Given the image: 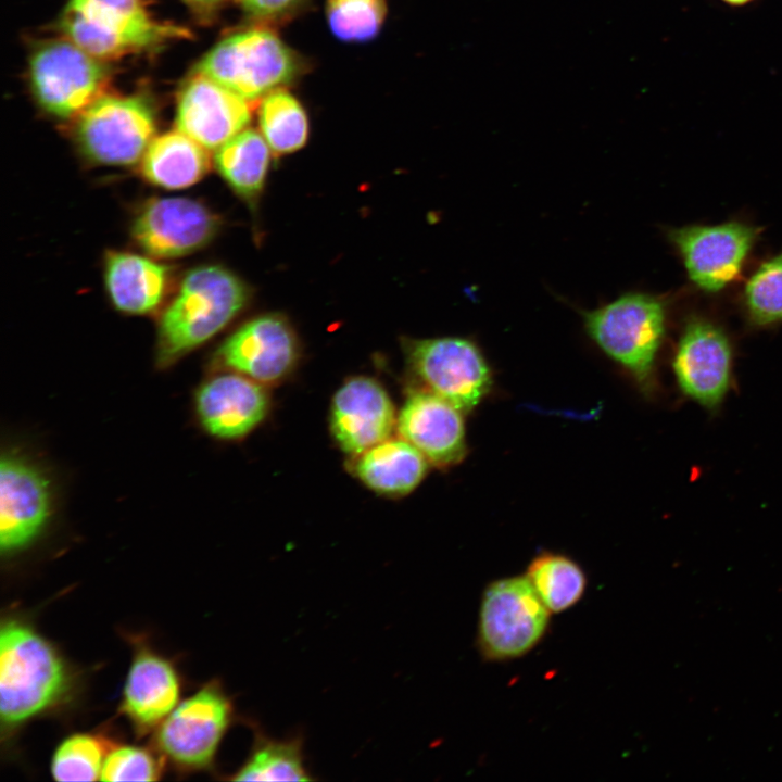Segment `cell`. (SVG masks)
<instances>
[{"label": "cell", "instance_id": "cell-5", "mask_svg": "<svg viewBox=\"0 0 782 782\" xmlns=\"http://www.w3.org/2000/svg\"><path fill=\"white\" fill-rule=\"evenodd\" d=\"M551 611L525 576L489 583L481 596L477 643L490 661L520 658L544 638Z\"/></svg>", "mask_w": 782, "mask_h": 782}, {"label": "cell", "instance_id": "cell-17", "mask_svg": "<svg viewBox=\"0 0 782 782\" xmlns=\"http://www.w3.org/2000/svg\"><path fill=\"white\" fill-rule=\"evenodd\" d=\"M396 426L393 403L374 378L356 376L337 390L330 407V429L342 451L353 456L390 438Z\"/></svg>", "mask_w": 782, "mask_h": 782}, {"label": "cell", "instance_id": "cell-3", "mask_svg": "<svg viewBox=\"0 0 782 782\" xmlns=\"http://www.w3.org/2000/svg\"><path fill=\"white\" fill-rule=\"evenodd\" d=\"M590 338L623 367L646 393L655 387V364L667 320V303L658 295L628 292L583 312Z\"/></svg>", "mask_w": 782, "mask_h": 782}, {"label": "cell", "instance_id": "cell-29", "mask_svg": "<svg viewBox=\"0 0 782 782\" xmlns=\"http://www.w3.org/2000/svg\"><path fill=\"white\" fill-rule=\"evenodd\" d=\"M112 748L109 741L96 734L71 735L53 754L52 775L62 782L99 780L104 759Z\"/></svg>", "mask_w": 782, "mask_h": 782}, {"label": "cell", "instance_id": "cell-19", "mask_svg": "<svg viewBox=\"0 0 782 782\" xmlns=\"http://www.w3.org/2000/svg\"><path fill=\"white\" fill-rule=\"evenodd\" d=\"M401 438L440 468L459 463L467 453L463 412L422 388L411 392L396 418Z\"/></svg>", "mask_w": 782, "mask_h": 782}, {"label": "cell", "instance_id": "cell-9", "mask_svg": "<svg viewBox=\"0 0 782 782\" xmlns=\"http://www.w3.org/2000/svg\"><path fill=\"white\" fill-rule=\"evenodd\" d=\"M760 234V227L728 220L670 228L666 236L692 285L705 293H718L741 276Z\"/></svg>", "mask_w": 782, "mask_h": 782}, {"label": "cell", "instance_id": "cell-26", "mask_svg": "<svg viewBox=\"0 0 782 782\" xmlns=\"http://www.w3.org/2000/svg\"><path fill=\"white\" fill-rule=\"evenodd\" d=\"M526 577L551 613H562L575 606L586 589V576L573 559L557 553L534 557Z\"/></svg>", "mask_w": 782, "mask_h": 782}, {"label": "cell", "instance_id": "cell-7", "mask_svg": "<svg viewBox=\"0 0 782 782\" xmlns=\"http://www.w3.org/2000/svg\"><path fill=\"white\" fill-rule=\"evenodd\" d=\"M405 357L420 388L449 401L463 413L472 411L490 392L491 368L470 339L440 337L407 340Z\"/></svg>", "mask_w": 782, "mask_h": 782}, {"label": "cell", "instance_id": "cell-14", "mask_svg": "<svg viewBox=\"0 0 782 782\" xmlns=\"http://www.w3.org/2000/svg\"><path fill=\"white\" fill-rule=\"evenodd\" d=\"M220 228L219 217L188 198H153L131 224L136 244L155 258L181 257L207 245Z\"/></svg>", "mask_w": 782, "mask_h": 782}, {"label": "cell", "instance_id": "cell-31", "mask_svg": "<svg viewBox=\"0 0 782 782\" xmlns=\"http://www.w3.org/2000/svg\"><path fill=\"white\" fill-rule=\"evenodd\" d=\"M162 774V761L146 748L113 747L106 755L101 781H155Z\"/></svg>", "mask_w": 782, "mask_h": 782}, {"label": "cell", "instance_id": "cell-2", "mask_svg": "<svg viewBox=\"0 0 782 782\" xmlns=\"http://www.w3.org/2000/svg\"><path fill=\"white\" fill-rule=\"evenodd\" d=\"M68 685L67 670L52 645L29 626L8 620L0 631V715L17 726L52 707Z\"/></svg>", "mask_w": 782, "mask_h": 782}, {"label": "cell", "instance_id": "cell-28", "mask_svg": "<svg viewBox=\"0 0 782 782\" xmlns=\"http://www.w3.org/2000/svg\"><path fill=\"white\" fill-rule=\"evenodd\" d=\"M741 306L755 328L782 323V251L761 262L746 279Z\"/></svg>", "mask_w": 782, "mask_h": 782}, {"label": "cell", "instance_id": "cell-30", "mask_svg": "<svg viewBox=\"0 0 782 782\" xmlns=\"http://www.w3.org/2000/svg\"><path fill=\"white\" fill-rule=\"evenodd\" d=\"M326 20L331 34L349 43L374 39L387 16L386 0H326Z\"/></svg>", "mask_w": 782, "mask_h": 782}, {"label": "cell", "instance_id": "cell-20", "mask_svg": "<svg viewBox=\"0 0 782 782\" xmlns=\"http://www.w3.org/2000/svg\"><path fill=\"white\" fill-rule=\"evenodd\" d=\"M178 698L173 665L148 648L138 649L125 682L122 711L139 730H148L165 720Z\"/></svg>", "mask_w": 782, "mask_h": 782}, {"label": "cell", "instance_id": "cell-11", "mask_svg": "<svg viewBox=\"0 0 782 782\" xmlns=\"http://www.w3.org/2000/svg\"><path fill=\"white\" fill-rule=\"evenodd\" d=\"M30 81L39 104L58 117L79 114L101 96L104 67L76 43L52 40L30 59Z\"/></svg>", "mask_w": 782, "mask_h": 782}, {"label": "cell", "instance_id": "cell-4", "mask_svg": "<svg viewBox=\"0 0 782 782\" xmlns=\"http://www.w3.org/2000/svg\"><path fill=\"white\" fill-rule=\"evenodd\" d=\"M304 70L301 55L273 29L252 27L220 40L201 59L194 73L251 103L294 83Z\"/></svg>", "mask_w": 782, "mask_h": 782}, {"label": "cell", "instance_id": "cell-8", "mask_svg": "<svg viewBox=\"0 0 782 782\" xmlns=\"http://www.w3.org/2000/svg\"><path fill=\"white\" fill-rule=\"evenodd\" d=\"M155 117L141 97L99 96L79 113L75 128L81 152L92 162L129 166L154 139Z\"/></svg>", "mask_w": 782, "mask_h": 782}, {"label": "cell", "instance_id": "cell-18", "mask_svg": "<svg viewBox=\"0 0 782 782\" xmlns=\"http://www.w3.org/2000/svg\"><path fill=\"white\" fill-rule=\"evenodd\" d=\"M251 121L249 102L202 74L185 84L178 98L177 130L207 150L217 149L245 129Z\"/></svg>", "mask_w": 782, "mask_h": 782}, {"label": "cell", "instance_id": "cell-22", "mask_svg": "<svg viewBox=\"0 0 782 782\" xmlns=\"http://www.w3.org/2000/svg\"><path fill=\"white\" fill-rule=\"evenodd\" d=\"M429 462L403 438H388L354 456L352 469L373 491L400 496L424 479Z\"/></svg>", "mask_w": 782, "mask_h": 782}, {"label": "cell", "instance_id": "cell-21", "mask_svg": "<svg viewBox=\"0 0 782 782\" xmlns=\"http://www.w3.org/2000/svg\"><path fill=\"white\" fill-rule=\"evenodd\" d=\"M169 268L149 257L111 251L104 258L106 293L116 310L146 315L162 304L169 286Z\"/></svg>", "mask_w": 782, "mask_h": 782}, {"label": "cell", "instance_id": "cell-32", "mask_svg": "<svg viewBox=\"0 0 782 782\" xmlns=\"http://www.w3.org/2000/svg\"><path fill=\"white\" fill-rule=\"evenodd\" d=\"M253 17L267 23H282L303 9L307 0H239Z\"/></svg>", "mask_w": 782, "mask_h": 782}, {"label": "cell", "instance_id": "cell-34", "mask_svg": "<svg viewBox=\"0 0 782 782\" xmlns=\"http://www.w3.org/2000/svg\"><path fill=\"white\" fill-rule=\"evenodd\" d=\"M723 2L731 4V5H744L753 0H722Z\"/></svg>", "mask_w": 782, "mask_h": 782}, {"label": "cell", "instance_id": "cell-24", "mask_svg": "<svg viewBox=\"0 0 782 782\" xmlns=\"http://www.w3.org/2000/svg\"><path fill=\"white\" fill-rule=\"evenodd\" d=\"M270 150L261 133L245 128L216 149L214 165L236 194L253 203L266 181Z\"/></svg>", "mask_w": 782, "mask_h": 782}, {"label": "cell", "instance_id": "cell-12", "mask_svg": "<svg viewBox=\"0 0 782 782\" xmlns=\"http://www.w3.org/2000/svg\"><path fill=\"white\" fill-rule=\"evenodd\" d=\"M732 358L730 339L718 323L701 314L689 316L672 358L680 390L702 406L717 408L729 391Z\"/></svg>", "mask_w": 782, "mask_h": 782}, {"label": "cell", "instance_id": "cell-33", "mask_svg": "<svg viewBox=\"0 0 782 782\" xmlns=\"http://www.w3.org/2000/svg\"><path fill=\"white\" fill-rule=\"evenodd\" d=\"M185 1H187L189 4H191L192 7L199 9L201 11L210 12L212 10L217 9L225 0H185Z\"/></svg>", "mask_w": 782, "mask_h": 782}, {"label": "cell", "instance_id": "cell-27", "mask_svg": "<svg viewBox=\"0 0 782 782\" xmlns=\"http://www.w3.org/2000/svg\"><path fill=\"white\" fill-rule=\"evenodd\" d=\"M258 125L260 133L277 155L300 150L308 138L306 111L286 88L276 89L261 100Z\"/></svg>", "mask_w": 782, "mask_h": 782}, {"label": "cell", "instance_id": "cell-16", "mask_svg": "<svg viewBox=\"0 0 782 782\" xmlns=\"http://www.w3.org/2000/svg\"><path fill=\"white\" fill-rule=\"evenodd\" d=\"M266 386L231 370L205 380L194 407L203 429L222 440H237L254 430L269 409Z\"/></svg>", "mask_w": 782, "mask_h": 782}, {"label": "cell", "instance_id": "cell-10", "mask_svg": "<svg viewBox=\"0 0 782 782\" xmlns=\"http://www.w3.org/2000/svg\"><path fill=\"white\" fill-rule=\"evenodd\" d=\"M234 705L218 682H211L185 699L165 718L157 746L176 766L209 767L234 720Z\"/></svg>", "mask_w": 782, "mask_h": 782}, {"label": "cell", "instance_id": "cell-1", "mask_svg": "<svg viewBox=\"0 0 782 782\" xmlns=\"http://www.w3.org/2000/svg\"><path fill=\"white\" fill-rule=\"evenodd\" d=\"M249 298L244 281L223 266L189 270L159 321L157 366L166 368L212 339L242 311Z\"/></svg>", "mask_w": 782, "mask_h": 782}, {"label": "cell", "instance_id": "cell-15", "mask_svg": "<svg viewBox=\"0 0 782 782\" xmlns=\"http://www.w3.org/2000/svg\"><path fill=\"white\" fill-rule=\"evenodd\" d=\"M52 514L48 476L31 461L4 453L0 464V547L13 554L29 546Z\"/></svg>", "mask_w": 782, "mask_h": 782}, {"label": "cell", "instance_id": "cell-23", "mask_svg": "<svg viewBox=\"0 0 782 782\" xmlns=\"http://www.w3.org/2000/svg\"><path fill=\"white\" fill-rule=\"evenodd\" d=\"M209 167L207 149L179 130L154 138L141 161L144 179L166 189H181L198 182Z\"/></svg>", "mask_w": 782, "mask_h": 782}, {"label": "cell", "instance_id": "cell-13", "mask_svg": "<svg viewBox=\"0 0 782 782\" xmlns=\"http://www.w3.org/2000/svg\"><path fill=\"white\" fill-rule=\"evenodd\" d=\"M299 357V339L291 324L280 314H264L232 332L218 346L214 361L223 370L270 386L286 379Z\"/></svg>", "mask_w": 782, "mask_h": 782}, {"label": "cell", "instance_id": "cell-6", "mask_svg": "<svg viewBox=\"0 0 782 782\" xmlns=\"http://www.w3.org/2000/svg\"><path fill=\"white\" fill-rule=\"evenodd\" d=\"M61 29L97 59L119 56L182 34L155 22L141 0H70Z\"/></svg>", "mask_w": 782, "mask_h": 782}, {"label": "cell", "instance_id": "cell-25", "mask_svg": "<svg viewBox=\"0 0 782 782\" xmlns=\"http://www.w3.org/2000/svg\"><path fill=\"white\" fill-rule=\"evenodd\" d=\"M232 781H312L304 761L303 737L274 739L255 729L251 753Z\"/></svg>", "mask_w": 782, "mask_h": 782}]
</instances>
